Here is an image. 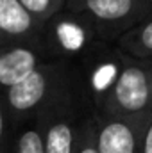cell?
<instances>
[{
	"instance_id": "cell-6",
	"label": "cell",
	"mask_w": 152,
	"mask_h": 153,
	"mask_svg": "<svg viewBox=\"0 0 152 153\" xmlns=\"http://www.w3.org/2000/svg\"><path fill=\"white\" fill-rule=\"evenodd\" d=\"M75 7L90 13L99 22L116 23L150 11L152 0H75Z\"/></svg>"
},
{
	"instance_id": "cell-13",
	"label": "cell",
	"mask_w": 152,
	"mask_h": 153,
	"mask_svg": "<svg viewBox=\"0 0 152 153\" xmlns=\"http://www.w3.org/2000/svg\"><path fill=\"white\" fill-rule=\"evenodd\" d=\"M140 153H152V119H150V123H149V126H147V132H145V137H143Z\"/></svg>"
},
{
	"instance_id": "cell-10",
	"label": "cell",
	"mask_w": 152,
	"mask_h": 153,
	"mask_svg": "<svg viewBox=\"0 0 152 153\" xmlns=\"http://www.w3.org/2000/svg\"><path fill=\"white\" fill-rule=\"evenodd\" d=\"M74 153H99L97 146V126L95 123H84L77 132Z\"/></svg>"
},
{
	"instance_id": "cell-12",
	"label": "cell",
	"mask_w": 152,
	"mask_h": 153,
	"mask_svg": "<svg viewBox=\"0 0 152 153\" xmlns=\"http://www.w3.org/2000/svg\"><path fill=\"white\" fill-rule=\"evenodd\" d=\"M0 153H7V111L0 102Z\"/></svg>"
},
{
	"instance_id": "cell-9",
	"label": "cell",
	"mask_w": 152,
	"mask_h": 153,
	"mask_svg": "<svg viewBox=\"0 0 152 153\" xmlns=\"http://www.w3.org/2000/svg\"><path fill=\"white\" fill-rule=\"evenodd\" d=\"M29 16H32L38 23H45L54 14L61 11L65 0H18Z\"/></svg>"
},
{
	"instance_id": "cell-8",
	"label": "cell",
	"mask_w": 152,
	"mask_h": 153,
	"mask_svg": "<svg viewBox=\"0 0 152 153\" xmlns=\"http://www.w3.org/2000/svg\"><path fill=\"white\" fill-rule=\"evenodd\" d=\"M120 48L138 59L152 62V20L136 25L120 38Z\"/></svg>"
},
{
	"instance_id": "cell-7",
	"label": "cell",
	"mask_w": 152,
	"mask_h": 153,
	"mask_svg": "<svg viewBox=\"0 0 152 153\" xmlns=\"http://www.w3.org/2000/svg\"><path fill=\"white\" fill-rule=\"evenodd\" d=\"M41 137L45 153H74L77 132L66 116L56 114L47 121Z\"/></svg>"
},
{
	"instance_id": "cell-3",
	"label": "cell",
	"mask_w": 152,
	"mask_h": 153,
	"mask_svg": "<svg viewBox=\"0 0 152 153\" xmlns=\"http://www.w3.org/2000/svg\"><path fill=\"white\" fill-rule=\"evenodd\" d=\"M57 68L52 64H41L27 78L7 89L5 93V111L16 117L34 112L39 109L56 87L57 82Z\"/></svg>"
},
{
	"instance_id": "cell-1",
	"label": "cell",
	"mask_w": 152,
	"mask_h": 153,
	"mask_svg": "<svg viewBox=\"0 0 152 153\" xmlns=\"http://www.w3.org/2000/svg\"><path fill=\"white\" fill-rule=\"evenodd\" d=\"M102 109L111 116H132L152 111V62H127L102 98Z\"/></svg>"
},
{
	"instance_id": "cell-5",
	"label": "cell",
	"mask_w": 152,
	"mask_h": 153,
	"mask_svg": "<svg viewBox=\"0 0 152 153\" xmlns=\"http://www.w3.org/2000/svg\"><path fill=\"white\" fill-rule=\"evenodd\" d=\"M39 66L41 62L32 48L22 45L0 48V87L5 91L11 89Z\"/></svg>"
},
{
	"instance_id": "cell-4",
	"label": "cell",
	"mask_w": 152,
	"mask_h": 153,
	"mask_svg": "<svg viewBox=\"0 0 152 153\" xmlns=\"http://www.w3.org/2000/svg\"><path fill=\"white\" fill-rule=\"evenodd\" d=\"M39 27L41 23L25 13L18 0H0V46L31 41Z\"/></svg>"
},
{
	"instance_id": "cell-2",
	"label": "cell",
	"mask_w": 152,
	"mask_h": 153,
	"mask_svg": "<svg viewBox=\"0 0 152 153\" xmlns=\"http://www.w3.org/2000/svg\"><path fill=\"white\" fill-rule=\"evenodd\" d=\"M152 111L132 116L106 114L95 123L99 153H140Z\"/></svg>"
},
{
	"instance_id": "cell-11",
	"label": "cell",
	"mask_w": 152,
	"mask_h": 153,
	"mask_svg": "<svg viewBox=\"0 0 152 153\" xmlns=\"http://www.w3.org/2000/svg\"><path fill=\"white\" fill-rule=\"evenodd\" d=\"M14 153H45L41 132L39 130H25L16 141Z\"/></svg>"
}]
</instances>
